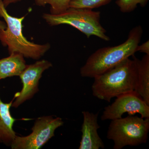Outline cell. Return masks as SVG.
Here are the masks:
<instances>
[{
	"instance_id": "1",
	"label": "cell",
	"mask_w": 149,
	"mask_h": 149,
	"mask_svg": "<svg viewBox=\"0 0 149 149\" xmlns=\"http://www.w3.org/2000/svg\"><path fill=\"white\" fill-rule=\"evenodd\" d=\"M143 29L141 25L133 27L124 42L114 47L100 48L91 55L80 68L82 77L93 78L101 74L134 55L141 42Z\"/></svg>"
},
{
	"instance_id": "2",
	"label": "cell",
	"mask_w": 149,
	"mask_h": 149,
	"mask_svg": "<svg viewBox=\"0 0 149 149\" xmlns=\"http://www.w3.org/2000/svg\"><path fill=\"white\" fill-rule=\"evenodd\" d=\"M128 58L101 74L94 77L93 95L110 102L112 99L126 93H136L137 66L135 59Z\"/></svg>"
},
{
	"instance_id": "3",
	"label": "cell",
	"mask_w": 149,
	"mask_h": 149,
	"mask_svg": "<svg viewBox=\"0 0 149 149\" xmlns=\"http://www.w3.org/2000/svg\"><path fill=\"white\" fill-rule=\"evenodd\" d=\"M0 0V17L6 24V29H0V41L4 47H8L10 54L13 53L22 54L24 58L38 60L51 48L49 43L39 45L29 42L22 33V22L25 16L17 17L10 15Z\"/></svg>"
},
{
	"instance_id": "4",
	"label": "cell",
	"mask_w": 149,
	"mask_h": 149,
	"mask_svg": "<svg viewBox=\"0 0 149 149\" xmlns=\"http://www.w3.org/2000/svg\"><path fill=\"white\" fill-rule=\"evenodd\" d=\"M43 18L49 25L68 24L78 29L87 38L95 36L105 41H109L107 30L100 23L101 13L93 10L69 8L58 15L44 13Z\"/></svg>"
},
{
	"instance_id": "5",
	"label": "cell",
	"mask_w": 149,
	"mask_h": 149,
	"mask_svg": "<svg viewBox=\"0 0 149 149\" xmlns=\"http://www.w3.org/2000/svg\"><path fill=\"white\" fill-rule=\"evenodd\" d=\"M149 132V118L129 115L111 120L107 137L113 142V149H121L146 143Z\"/></svg>"
},
{
	"instance_id": "6",
	"label": "cell",
	"mask_w": 149,
	"mask_h": 149,
	"mask_svg": "<svg viewBox=\"0 0 149 149\" xmlns=\"http://www.w3.org/2000/svg\"><path fill=\"white\" fill-rule=\"evenodd\" d=\"M62 119L52 116L38 118L28 136H16L12 143V149H39L54 136L56 129L63 125Z\"/></svg>"
},
{
	"instance_id": "7",
	"label": "cell",
	"mask_w": 149,
	"mask_h": 149,
	"mask_svg": "<svg viewBox=\"0 0 149 149\" xmlns=\"http://www.w3.org/2000/svg\"><path fill=\"white\" fill-rule=\"evenodd\" d=\"M125 113L129 115L139 113L143 118H149V105L135 92L123 94L117 97L111 104L104 108L101 119H118L122 117Z\"/></svg>"
},
{
	"instance_id": "8",
	"label": "cell",
	"mask_w": 149,
	"mask_h": 149,
	"mask_svg": "<svg viewBox=\"0 0 149 149\" xmlns=\"http://www.w3.org/2000/svg\"><path fill=\"white\" fill-rule=\"evenodd\" d=\"M52 66L50 62L46 60L38 61L33 64L26 65L19 76L22 83V89L15 95V100L13 102L12 107H18L34 97L39 91V81L43 72Z\"/></svg>"
},
{
	"instance_id": "9",
	"label": "cell",
	"mask_w": 149,
	"mask_h": 149,
	"mask_svg": "<svg viewBox=\"0 0 149 149\" xmlns=\"http://www.w3.org/2000/svg\"><path fill=\"white\" fill-rule=\"evenodd\" d=\"M83 123L79 149H99L105 148L102 140L99 136L98 130L100 128L98 123L99 113L89 111H82Z\"/></svg>"
},
{
	"instance_id": "10",
	"label": "cell",
	"mask_w": 149,
	"mask_h": 149,
	"mask_svg": "<svg viewBox=\"0 0 149 149\" xmlns=\"http://www.w3.org/2000/svg\"><path fill=\"white\" fill-rule=\"evenodd\" d=\"M13 102V100L8 103H4L0 98V143L10 146L17 136L13 129L17 119L10 111Z\"/></svg>"
},
{
	"instance_id": "11",
	"label": "cell",
	"mask_w": 149,
	"mask_h": 149,
	"mask_svg": "<svg viewBox=\"0 0 149 149\" xmlns=\"http://www.w3.org/2000/svg\"><path fill=\"white\" fill-rule=\"evenodd\" d=\"M137 70L136 93L149 105V55L145 54L141 60L133 56Z\"/></svg>"
},
{
	"instance_id": "12",
	"label": "cell",
	"mask_w": 149,
	"mask_h": 149,
	"mask_svg": "<svg viewBox=\"0 0 149 149\" xmlns=\"http://www.w3.org/2000/svg\"><path fill=\"white\" fill-rule=\"evenodd\" d=\"M26 65L24 56L19 53H13L8 57L0 59V80L19 76Z\"/></svg>"
},
{
	"instance_id": "13",
	"label": "cell",
	"mask_w": 149,
	"mask_h": 149,
	"mask_svg": "<svg viewBox=\"0 0 149 149\" xmlns=\"http://www.w3.org/2000/svg\"><path fill=\"white\" fill-rule=\"evenodd\" d=\"M35 4L39 6H45L49 5L50 12L52 15H58L62 13L69 8L71 0H33Z\"/></svg>"
},
{
	"instance_id": "14",
	"label": "cell",
	"mask_w": 149,
	"mask_h": 149,
	"mask_svg": "<svg viewBox=\"0 0 149 149\" xmlns=\"http://www.w3.org/2000/svg\"><path fill=\"white\" fill-rule=\"evenodd\" d=\"M112 0H71L69 8L93 10L108 4Z\"/></svg>"
},
{
	"instance_id": "15",
	"label": "cell",
	"mask_w": 149,
	"mask_h": 149,
	"mask_svg": "<svg viewBox=\"0 0 149 149\" xmlns=\"http://www.w3.org/2000/svg\"><path fill=\"white\" fill-rule=\"evenodd\" d=\"M148 1L149 0H117L116 4L121 12L129 13L135 10L138 5H140L141 7H145Z\"/></svg>"
},
{
	"instance_id": "16",
	"label": "cell",
	"mask_w": 149,
	"mask_h": 149,
	"mask_svg": "<svg viewBox=\"0 0 149 149\" xmlns=\"http://www.w3.org/2000/svg\"><path fill=\"white\" fill-rule=\"evenodd\" d=\"M137 52L144 53L147 55H149V41L147 40L142 45H139L137 47Z\"/></svg>"
},
{
	"instance_id": "17",
	"label": "cell",
	"mask_w": 149,
	"mask_h": 149,
	"mask_svg": "<svg viewBox=\"0 0 149 149\" xmlns=\"http://www.w3.org/2000/svg\"><path fill=\"white\" fill-rule=\"evenodd\" d=\"M21 1V0H3V2L4 6L6 8L10 5L13 3H15Z\"/></svg>"
},
{
	"instance_id": "18",
	"label": "cell",
	"mask_w": 149,
	"mask_h": 149,
	"mask_svg": "<svg viewBox=\"0 0 149 149\" xmlns=\"http://www.w3.org/2000/svg\"><path fill=\"white\" fill-rule=\"evenodd\" d=\"M6 22L0 20V29L3 30V29H6Z\"/></svg>"
}]
</instances>
